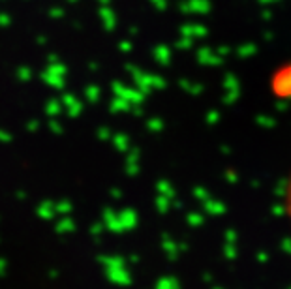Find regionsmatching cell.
<instances>
[{
    "mask_svg": "<svg viewBox=\"0 0 291 289\" xmlns=\"http://www.w3.org/2000/svg\"><path fill=\"white\" fill-rule=\"evenodd\" d=\"M287 211H289V216H291V180H289V190H287Z\"/></svg>",
    "mask_w": 291,
    "mask_h": 289,
    "instance_id": "1",
    "label": "cell"
}]
</instances>
